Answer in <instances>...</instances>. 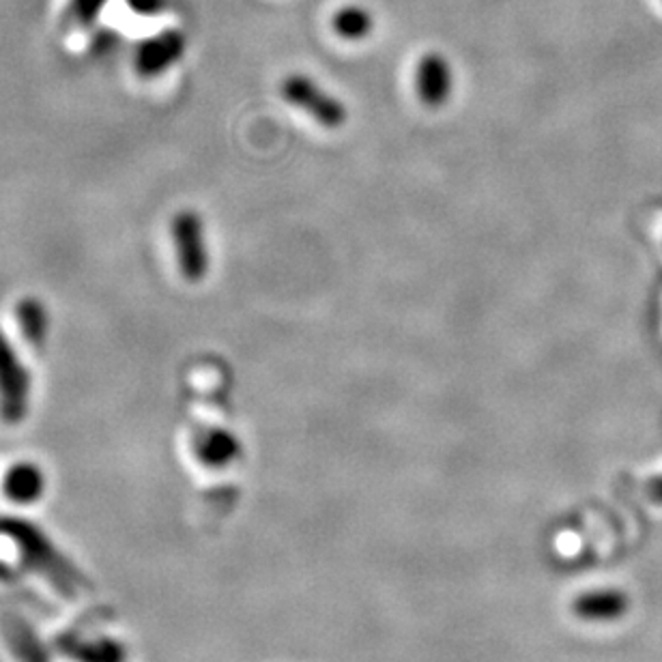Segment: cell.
<instances>
[{
    "label": "cell",
    "mask_w": 662,
    "mask_h": 662,
    "mask_svg": "<svg viewBox=\"0 0 662 662\" xmlns=\"http://www.w3.org/2000/svg\"><path fill=\"white\" fill-rule=\"evenodd\" d=\"M171 243L183 280L202 282L211 271V249L205 218L196 209H181L171 218Z\"/></svg>",
    "instance_id": "7a4b0ae2"
},
{
    "label": "cell",
    "mask_w": 662,
    "mask_h": 662,
    "mask_svg": "<svg viewBox=\"0 0 662 662\" xmlns=\"http://www.w3.org/2000/svg\"><path fill=\"white\" fill-rule=\"evenodd\" d=\"M187 50V37L183 31L169 28L162 31L136 48L133 57V67L140 78L153 80L164 73H169L175 65H179Z\"/></svg>",
    "instance_id": "277c9868"
},
{
    "label": "cell",
    "mask_w": 662,
    "mask_h": 662,
    "mask_svg": "<svg viewBox=\"0 0 662 662\" xmlns=\"http://www.w3.org/2000/svg\"><path fill=\"white\" fill-rule=\"evenodd\" d=\"M282 97L310 119L325 129H340L349 120V111L342 100L325 91L314 78L305 73H291L280 84Z\"/></svg>",
    "instance_id": "3957f363"
},
{
    "label": "cell",
    "mask_w": 662,
    "mask_h": 662,
    "mask_svg": "<svg viewBox=\"0 0 662 662\" xmlns=\"http://www.w3.org/2000/svg\"><path fill=\"white\" fill-rule=\"evenodd\" d=\"M416 93L428 108H441L454 91V69L443 53H426L416 65Z\"/></svg>",
    "instance_id": "5b68a950"
},
{
    "label": "cell",
    "mask_w": 662,
    "mask_h": 662,
    "mask_svg": "<svg viewBox=\"0 0 662 662\" xmlns=\"http://www.w3.org/2000/svg\"><path fill=\"white\" fill-rule=\"evenodd\" d=\"M129 7L138 15H155L164 9V0H129Z\"/></svg>",
    "instance_id": "7c38bea8"
},
{
    "label": "cell",
    "mask_w": 662,
    "mask_h": 662,
    "mask_svg": "<svg viewBox=\"0 0 662 662\" xmlns=\"http://www.w3.org/2000/svg\"><path fill=\"white\" fill-rule=\"evenodd\" d=\"M332 26L345 42H363L374 31V15L361 4H347L334 13Z\"/></svg>",
    "instance_id": "9c48e42d"
},
{
    "label": "cell",
    "mask_w": 662,
    "mask_h": 662,
    "mask_svg": "<svg viewBox=\"0 0 662 662\" xmlns=\"http://www.w3.org/2000/svg\"><path fill=\"white\" fill-rule=\"evenodd\" d=\"M108 0H69V18L78 26H93Z\"/></svg>",
    "instance_id": "8fae6325"
},
{
    "label": "cell",
    "mask_w": 662,
    "mask_h": 662,
    "mask_svg": "<svg viewBox=\"0 0 662 662\" xmlns=\"http://www.w3.org/2000/svg\"><path fill=\"white\" fill-rule=\"evenodd\" d=\"M194 452L209 469H227L241 456L240 437L227 428H207L196 437Z\"/></svg>",
    "instance_id": "ba28073f"
},
{
    "label": "cell",
    "mask_w": 662,
    "mask_h": 662,
    "mask_svg": "<svg viewBox=\"0 0 662 662\" xmlns=\"http://www.w3.org/2000/svg\"><path fill=\"white\" fill-rule=\"evenodd\" d=\"M626 608H628L626 596L615 590L590 592L574 602V611L583 619H615L624 615Z\"/></svg>",
    "instance_id": "30bf717a"
},
{
    "label": "cell",
    "mask_w": 662,
    "mask_h": 662,
    "mask_svg": "<svg viewBox=\"0 0 662 662\" xmlns=\"http://www.w3.org/2000/svg\"><path fill=\"white\" fill-rule=\"evenodd\" d=\"M35 376L15 345L0 329V421L20 426L33 407Z\"/></svg>",
    "instance_id": "6da1fadb"
},
{
    "label": "cell",
    "mask_w": 662,
    "mask_h": 662,
    "mask_svg": "<svg viewBox=\"0 0 662 662\" xmlns=\"http://www.w3.org/2000/svg\"><path fill=\"white\" fill-rule=\"evenodd\" d=\"M0 488L11 503L33 506L48 490V474L35 461H15L4 469Z\"/></svg>",
    "instance_id": "8992f818"
},
{
    "label": "cell",
    "mask_w": 662,
    "mask_h": 662,
    "mask_svg": "<svg viewBox=\"0 0 662 662\" xmlns=\"http://www.w3.org/2000/svg\"><path fill=\"white\" fill-rule=\"evenodd\" d=\"M15 325L20 336L33 347L44 349L53 336V314L48 303L42 298L26 295L15 303Z\"/></svg>",
    "instance_id": "52a82bcc"
}]
</instances>
